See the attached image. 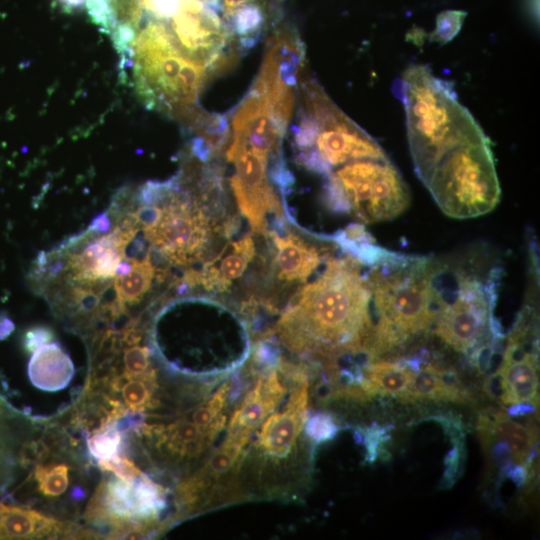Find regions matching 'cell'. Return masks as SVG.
I'll return each mask as SVG.
<instances>
[{
  "label": "cell",
  "instance_id": "obj_1",
  "mask_svg": "<svg viewBox=\"0 0 540 540\" xmlns=\"http://www.w3.org/2000/svg\"><path fill=\"white\" fill-rule=\"evenodd\" d=\"M364 267L349 253L332 256L315 279L294 293L276 327L289 350L331 363L367 352L373 319Z\"/></svg>",
  "mask_w": 540,
  "mask_h": 540
},
{
  "label": "cell",
  "instance_id": "obj_2",
  "mask_svg": "<svg viewBox=\"0 0 540 540\" xmlns=\"http://www.w3.org/2000/svg\"><path fill=\"white\" fill-rule=\"evenodd\" d=\"M367 267L376 317L367 346L373 360L433 328L443 268L430 257L386 249Z\"/></svg>",
  "mask_w": 540,
  "mask_h": 540
},
{
  "label": "cell",
  "instance_id": "obj_3",
  "mask_svg": "<svg viewBox=\"0 0 540 540\" xmlns=\"http://www.w3.org/2000/svg\"><path fill=\"white\" fill-rule=\"evenodd\" d=\"M399 91L410 153L420 180L448 151L487 137L460 104L453 84L434 75L427 66L408 67L400 78Z\"/></svg>",
  "mask_w": 540,
  "mask_h": 540
},
{
  "label": "cell",
  "instance_id": "obj_4",
  "mask_svg": "<svg viewBox=\"0 0 540 540\" xmlns=\"http://www.w3.org/2000/svg\"><path fill=\"white\" fill-rule=\"evenodd\" d=\"M136 92L149 109L180 115L197 101L207 68L186 56L169 29L152 20L132 43Z\"/></svg>",
  "mask_w": 540,
  "mask_h": 540
},
{
  "label": "cell",
  "instance_id": "obj_5",
  "mask_svg": "<svg viewBox=\"0 0 540 540\" xmlns=\"http://www.w3.org/2000/svg\"><path fill=\"white\" fill-rule=\"evenodd\" d=\"M499 270L487 277L459 269L448 290L439 284L434 333L448 346L465 354L473 364L485 350H496L504 337L494 310Z\"/></svg>",
  "mask_w": 540,
  "mask_h": 540
},
{
  "label": "cell",
  "instance_id": "obj_6",
  "mask_svg": "<svg viewBox=\"0 0 540 540\" xmlns=\"http://www.w3.org/2000/svg\"><path fill=\"white\" fill-rule=\"evenodd\" d=\"M421 181L440 209L458 219L492 211L501 195L488 137L448 151Z\"/></svg>",
  "mask_w": 540,
  "mask_h": 540
},
{
  "label": "cell",
  "instance_id": "obj_7",
  "mask_svg": "<svg viewBox=\"0 0 540 540\" xmlns=\"http://www.w3.org/2000/svg\"><path fill=\"white\" fill-rule=\"evenodd\" d=\"M206 200H204L205 202ZM180 189L178 177L167 180L156 222L145 228L148 239L170 262L186 265L206 257L215 238L230 236L234 224L220 223L222 206H206Z\"/></svg>",
  "mask_w": 540,
  "mask_h": 540
},
{
  "label": "cell",
  "instance_id": "obj_8",
  "mask_svg": "<svg viewBox=\"0 0 540 540\" xmlns=\"http://www.w3.org/2000/svg\"><path fill=\"white\" fill-rule=\"evenodd\" d=\"M324 190L328 207L352 213L364 223L391 220L403 213L410 201L408 187L388 157L339 166L327 176Z\"/></svg>",
  "mask_w": 540,
  "mask_h": 540
},
{
  "label": "cell",
  "instance_id": "obj_9",
  "mask_svg": "<svg viewBox=\"0 0 540 540\" xmlns=\"http://www.w3.org/2000/svg\"><path fill=\"white\" fill-rule=\"evenodd\" d=\"M305 110L311 115L316 134L309 150L299 152L297 162L306 169L328 176L335 167L361 159L387 157L369 134L349 119L320 87H304Z\"/></svg>",
  "mask_w": 540,
  "mask_h": 540
},
{
  "label": "cell",
  "instance_id": "obj_10",
  "mask_svg": "<svg viewBox=\"0 0 540 540\" xmlns=\"http://www.w3.org/2000/svg\"><path fill=\"white\" fill-rule=\"evenodd\" d=\"M270 155L232 142L227 158L234 164L235 173L230 185L239 212L247 219L251 229L266 236L269 219L283 221V209L278 195L270 184L268 162Z\"/></svg>",
  "mask_w": 540,
  "mask_h": 540
},
{
  "label": "cell",
  "instance_id": "obj_11",
  "mask_svg": "<svg viewBox=\"0 0 540 540\" xmlns=\"http://www.w3.org/2000/svg\"><path fill=\"white\" fill-rule=\"evenodd\" d=\"M285 228L269 229L265 236L271 243L270 276L279 286H300L332 257L338 244L310 239Z\"/></svg>",
  "mask_w": 540,
  "mask_h": 540
},
{
  "label": "cell",
  "instance_id": "obj_12",
  "mask_svg": "<svg viewBox=\"0 0 540 540\" xmlns=\"http://www.w3.org/2000/svg\"><path fill=\"white\" fill-rule=\"evenodd\" d=\"M252 235L246 234L239 240L226 244L199 271L191 270L184 276V285H201L214 293L225 292L246 272L255 257Z\"/></svg>",
  "mask_w": 540,
  "mask_h": 540
},
{
  "label": "cell",
  "instance_id": "obj_13",
  "mask_svg": "<svg viewBox=\"0 0 540 540\" xmlns=\"http://www.w3.org/2000/svg\"><path fill=\"white\" fill-rule=\"evenodd\" d=\"M103 505L111 516L125 520L148 519L164 507L162 489L146 477H118L108 482Z\"/></svg>",
  "mask_w": 540,
  "mask_h": 540
},
{
  "label": "cell",
  "instance_id": "obj_14",
  "mask_svg": "<svg viewBox=\"0 0 540 540\" xmlns=\"http://www.w3.org/2000/svg\"><path fill=\"white\" fill-rule=\"evenodd\" d=\"M307 404V388L301 385L292 394L286 408L270 415L262 424L257 445L272 458L283 459L294 449L302 430Z\"/></svg>",
  "mask_w": 540,
  "mask_h": 540
},
{
  "label": "cell",
  "instance_id": "obj_15",
  "mask_svg": "<svg viewBox=\"0 0 540 540\" xmlns=\"http://www.w3.org/2000/svg\"><path fill=\"white\" fill-rule=\"evenodd\" d=\"M132 236L131 232L118 229L93 241L72 259L71 265L76 277L84 280L113 277L123 256V248Z\"/></svg>",
  "mask_w": 540,
  "mask_h": 540
},
{
  "label": "cell",
  "instance_id": "obj_16",
  "mask_svg": "<svg viewBox=\"0 0 540 540\" xmlns=\"http://www.w3.org/2000/svg\"><path fill=\"white\" fill-rule=\"evenodd\" d=\"M285 392L279 375L272 371L261 378L230 421V435L248 436L276 407Z\"/></svg>",
  "mask_w": 540,
  "mask_h": 540
},
{
  "label": "cell",
  "instance_id": "obj_17",
  "mask_svg": "<svg viewBox=\"0 0 540 540\" xmlns=\"http://www.w3.org/2000/svg\"><path fill=\"white\" fill-rule=\"evenodd\" d=\"M28 375L37 388L58 391L71 381L74 366L59 343L44 344L33 352L28 364Z\"/></svg>",
  "mask_w": 540,
  "mask_h": 540
},
{
  "label": "cell",
  "instance_id": "obj_18",
  "mask_svg": "<svg viewBox=\"0 0 540 540\" xmlns=\"http://www.w3.org/2000/svg\"><path fill=\"white\" fill-rule=\"evenodd\" d=\"M406 400H464L465 395L457 383V377L431 364L420 366L414 373L407 391Z\"/></svg>",
  "mask_w": 540,
  "mask_h": 540
},
{
  "label": "cell",
  "instance_id": "obj_19",
  "mask_svg": "<svg viewBox=\"0 0 540 540\" xmlns=\"http://www.w3.org/2000/svg\"><path fill=\"white\" fill-rule=\"evenodd\" d=\"M416 370L407 360L404 361H369L362 372V386L368 394L381 393L403 397L412 381Z\"/></svg>",
  "mask_w": 540,
  "mask_h": 540
},
{
  "label": "cell",
  "instance_id": "obj_20",
  "mask_svg": "<svg viewBox=\"0 0 540 540\" xmlns=\"http://www.w3.org/2000/svg\"><path fill=\"white\" fill-rule=\"evenodd\" d=\"M479 427L488 430L494 437L501 439L510 446L513 460L524 465L535 456L532 450L534 443L533 434L520 423L513 421L503 413H497L493 419L481 416Z\"/></svg>",
  "mask_w": 540,
  "mask_h": 540
},
{
  "label": "cell",
  "instance_id": "obj_21",
  "mask_svg": "<svg viewBox=\"0 0 540 540\" xmlns=\"http://www.w3.org/2000/svg\"><path fill=\"white\" fill-rule=\"evenodd\" d=\"M53 523L36 511L0 504V539L41 536L53 529Z\"/></svg>",
  "mask_w": 540,
  "mask_h": 540
},
{
  "label": "cell",
  "instance_id": "obj_22",
  "mask_svg": "<svg viewBox=\"0 0 540 540\" xmlns=\"http://www.w3.org/2000/svg\"><path fill=\"white\" fill-rule=\"evenodd\" d=\"M131 269L115 278V290L119 302H138L149 290L155 275L149 255L142 260L133 259Z\"/></svg>",
  "mask_w": 540,
  "mask_h": 540
},
{
  "label": "cell",
  "instance_id": "obj_23",
  "mask_svg": "<svg viewBox=\"0 0 540 540\" xmlns=\"http://www.w3.org/2000/svg\"><path fill=\"white\" fill-rule=\"evenodd\" d=\"M231 29L240 37L244 47L255 44L263 24L261 8L253 2L238 4L228 15Z\"/></svg>",
  "mask_w": 540,
  "mask_h": 540
},
{
  "label": "cell",
  "instance_id": "obj_24",
  "mask_svg": "<svg viewBox=\"0 0 540 540\" xmlns=\"http://www.w3.org/2000/svg\"><path fill=\"white\" fill-rule=\"evenodd\" d=\"M142 10H146L154 20L169 23L188 13L200 12L206 8L202 0H139Z\"/></svg>",
  "mask_w": 540,
  "mask_h": 540
},
{
  "label": "cell",
  "instance_id": "obj_25",
  "mask_svg": "<svg viewBox=\"0 0 540 540\" xmlns=\"http://www.w3.org/2000/svg\"><path fill=\"white\" fill-rule=\"evenodd\" d=\"M153 376H130L127 374L122 387V395L126 405L132 409H142L148 406L151 400L150 382Z\"/></svg>",
  "mask_w": 540,
  "mask_h": 540
},
{
  "label": "cell",
  "instance_id": "obj_26",
  "mask_svg": "<svg viewBox=\"0 0 540 540\" xmlns=\"http://www.w3.org/2000/svg\"><path fill=\"white\" fill-rule=\"evenodd\" d=\"M36 479L39 489L46 496H58L62 494L68 486V466L59 464L51 467H38L36 469Z\"/></svg>",
  "mask_w": 540,
  "mask_h": 540
},
{
  "label": "cell",
  "instance_id": "obj_27",
  "mask_svg": "<svg viewBox=\"0 0 540 540\" xmlns=\"http://www.w3.org/2000/svg\"><path fill=\"white\" fill-rule=\"evenodd\" d=\"M467 13L462 10H445L436 17L435 29L430 34V40L438 44L451 41L460 31Z\"/></svg>",
  "mask_w": 540,
  "mask_h": 540
},
{
  "label": "cell",
  "instance_id": "obj_28",
  "mask_svg": "<svg viewBox=\"0 0 540 540\" xmlns=\"http://www.w3.org/2000/svg\"><path fill=\"white\" fill-rule=\"evenodd\" d=\"M85 8L100 31L111 36L119 25L112 0H86Z\"/></svg>",
  "mask_w": 540,
  "mask_h": 540
},
{
  "label": "cell",
  "instance_id": "obj_29",
  "mask_svg": "<svg viewBox=\"0 0 540 540\" xmlns=\"http://www.w3.org/2000/svg\"><path fill=\"white\" fill-rule=\"evenodd\" d=\"M121 437L116 431H106L93 435L88 440L92 455L101 461H107L118 456Z\"/></svg>",
  "mask_w": 540,
  "mask_h": 540
},
{
  "label": "cell",
  "instance_id": "obj_30",
  "mask_svg": "<svg viewBox=\"0 0 540 540\" xmlns=\"http://www.w3.org/2000/svg\"><path fill=\"white\" fill-rule=\"evenodd\" d=\"M337 430L338 428L333 418L324 413L313 415L306 424L308 436L316 442L333 438Z\"/></svg>",
  "mask_w": 540,
  "mask_h": 540
},
{
  "label": "cell",
  "instance_id": "obj_31",
  "mask_svg": "<svg viewBox=\"0 0 540 540\" xmlns=\"http://www.w3.org/2000/svg\"><path fill=\"white\" fill-rule=\"evenodd\" d=\"M124 364L128 375H150L149 351L146 347L134 346L124 352Z\"/></svg>",
  "mask_w": 540,
  "mask_h": 540
},
{
  "label": "cell",
  "instance_id": "obj_32",
  "mask_svg": "<svg viewBox=\"0 0 540 540\" xmlns=\"http://www.w3.org/2000/svg\"><path fill=\"white\" fill-rule=\"evenodd\" d=\"M119 24H127L138 29L142 18L139 0H112Z\"/></svg>",
  "mask_w": 540,
  "mask_h": 540
},
{
  "label": "cell",
  "instance_id": "obj_33",
  "mask_svg": "<svg viewBox=\"0 0 540 540\" xmlns=\"http://www.w3.org/2000/svg\"><path fill=\"white\" fill-rule=\"evenodd\" d=\"M53 331L45 326H36L28 329L23 337V345L27 352H34L40 346L53 339Z\"/></svg>",
  "mask_w": 540,
  "mask_h": 540
},
{
  "label": "cell",
  "instance_id": "obj_34",
  "mask_svg": "<svg viewBox=\"0 0 540 540\" xmlns=\"http://www.w3.org/2000/svg\"><path fill=\"white\" fill-rule=\"evenodd\" d=\"M486 393L493 399L508 404V396L504 381L498 371L488 376L484 383Z\"/></svg>",
  "mask_w": 540,
  "mask_h": 540
},
{
  "label": "cell",
  "instance_id": "obj_35",
  "mask_svg": "<svg viewBox=\"0 0 540 540\" xmlns=\"http://www.w3.org/2000/svg\"><path fill=\"white\" fill-rule=\"evenodd\" d=\"M463 453L461 451V445L457 444L454 448L448 453L446 458V471L444 481L448 485L450 482H453L456 479V474L459 472V467L461 465V458Z\"/></svg>",
  "mask_w": 540,
  "mask_h": 540
},
{
  "label": "cell",
  "instance_id": "obj_36",
  "mask_svg": "<svg viewBox=\"0 0 540 540\" xmlns=\"http://www.w3.org/2000/svg\"><path fill=\"white\" fill-rule=\"evenodd\" d=\"M110 228V220L107 213L97 215L89 225L88 230L96 232H106Z\"/></svg>",
  "mask_w": 540,
  "mask_h": 540
},
{
  "label": "cell",
  "instance_id": "obj_37",
  "mask_svg": "<svg viewBox=\"0 0 540 540\" xmlns=\"http://www.w3.org/2000/svg\"><path fill=\"white\" fill-rule=\"evenodd\" d=\"M15 325L11 318L0 312V340L6 339L14 331Z\"/></svg>",
  "mask_w": 540,
  "mask_h": 540
},
{
  "label": "cell",
  "instance_id": "obj_38",
  "mask_svg": "<svg viewBox=\"0 0 540 540\" xmlns=\"http://www.w3.org/2000/svg\"><path fill=\"white\" fill-rule=\"evenodd\" d=\"M61 8L66 12L80 10L85 6L86 0H57Z\"/></svg>",
  "mask_w": 540,
  "mask_h": 540
}]
</instances>
